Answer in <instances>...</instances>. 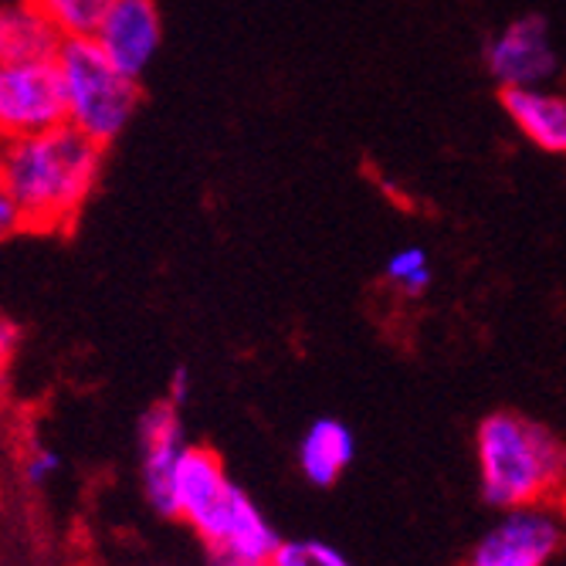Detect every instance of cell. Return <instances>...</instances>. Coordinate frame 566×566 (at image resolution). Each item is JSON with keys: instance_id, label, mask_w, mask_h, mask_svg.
Returning a JSON list of instances; mask_svg holds the SVG:
<instances>
[{"instance_id": "6da1fadb", "label": "cell", "mask_w": 566, "mask_h": 566, "mask_svg": "<svg viewBox=\"0 0 566 566\" xmlns=\"http://www.w3.org/2000/svg\"><path fill=\"white\" fill-rule=\"evenodd\" d=\"M106 149L62 123L34 136L0 139V180L24 211L34 234H62L75 228L85 203L98 190Z\"/></svg>"}, {"instance_id": "3957f363", "label": "cell", "mask_w": 566, "mask_h": 566, "mask_svg": "<svg viewBox=\"0 0 566 566\" xmlns=\"http://www.w3.org/2000/svg\"><path fill=\"white\" fill-rule=\"evenodd\" d=\"M475 469L495 512L556 502L566 492V441L520 410H492L475 428Z\"/></svg>"}, {"instance_id": "9a60e30c", "label": "cell", "mask_w": 566, "mask_h": 566, "mask_svg": "<svg viewBox=\"0 0 566 566\" xmlns=\"http://www.w3.org/2000/svg\"><path fill=\"white\" fill-rule=\"evenodd\" d=\"M272 566H353V559L333 543L316 539V536H298V539L282 536L272 556Z\"/></svg>"}, {"instance_id": "9c48e42d", "label": "cell", "mask_w": 566, "mask_h": 566, "mask_svg": "<svg viewBox=\"0 0 566 566\" xmlns=\"http://www.w3.org/2000/svg\"><path fill=\"white\" fill-rule=\"evenodd\" d=\"M92 41L123 75L143 78L164 48V14L157 0H116L92 31Z\"/></svg>"}, {"instance_id": "52a82bcc", "label": "cell", "mask_w": 566, "mask_h": 566, "mask_svg": "<svg viewBox=\"0 0 566 566\" xmlns=\"http://www.w3.org/2000/svg\"><path fill=\"white\" fill-rule=\"evenodd\" d=\"M482 65L499 88H543L559 72L549 21L536 11L512 18L482 44Z\"/></svg>"}, {"instance_id": "8992f818", "label": "cell", "mask_w": 566, "mask_h": 566, "mask_svg": "<svg viewBox=\"0 0 566 566\" xmlns=\"http://www.w3.org/2000/svg\"><path fill=\"white\" fill-rule=\"evenodd\" d=\"M65 123V92L55 59L0 62V139L34 136Z\"/></svg>"}, {"instance_id": "5b68a950", "label": "cell", "mask_w": 566, "mask_h": 566, "mask_svg": "<svg viewBox=\"0 0 566 566\" xmlns=\"http://www.w3.org/2000/svg\"><path fill=\"white\" fill-rule=\"evenodd\" d=\"M566 549V516L553 502L505 509L479 536L465 566H549Z\"/></svg>"}, {"instance_id": "d6986e66", "label": "cell", "mask_w": 566, "mask_h": 566, "mask_svg": "<svg viewBox=\"0 0 566 566\" xmlns=\"http://www.w3.org/2000/svg\"><path fill=\"white\" fill-rule=\"evenodd\" d=\"M190 370L187 367H174V374H170V384H167V400L170 403H177V407H184L187 400H190Z\"/></svg>"}, {"instance_id": "ac0fdd59", "label": "cell", "mask_w": 566, "mask_h": 566, "mask_svg": "<svg viewBox=\"0 0 566 566\" xmlns=\"http://www.w3.org/2000/svg\"><path fill=\"white\" fill-rule=\"evenodd\" d=\"M18 346H21V326L0 316V370L8 367V359L18 353Z\"/></svg>"}, {"instance_id": "ba28073f", "label": "cell", "mask_w": 566, "mask_h": 566, "mask_svg": "<svg viewBox=\"0 0 566 566\" xmlns=\"http://www.w3.org/2000/svg\"><path fill=\"white\" fill-rule=\"evenodd\" d=\"M187 431L180 407L170 403L167 397L149 403L139 418V479H143V495L149 509L160 520H177V469L187 451Z\"/></svg>"}, {"instance_id": "30bf717a", "label": "cell", "mask_w": 566, "mask_h": 566, "mask_svg": "<svg viewBox=\"0 0 566 566\" xmlns=\"http://www.w3.org/2000/svg\"><path fill=\"white\" fill-rule=\"evenodd\" d=\"M298 472L308 485L333 489L356 461V434L339 418H316L295 448Z\"/></svg>"}, {"instance_id": "ffe728a7", "label": "cell", "mask_w": 566, "mask_h": 566, "mask_svg": "<svg viewBox=\"0 0 566 566\" xmlns=\"http://www.w3.org/2000/svg\"><path fill=\"white\" fill-rule=\"evenodd\" d=\"M4 4L8 0H0V62H4Z\"/></svg>"}, {"instance_id": "7c38bea8", "label": "cell", "mask_w": 566, "mask_h": 566, "mask_svg": "<svg viewBox=\"0 0 566 566\" xmlns=\"http://www.w3.org/2000/svg\"><path fill=\"white\" fill-rule=\"evenodd\" d=\"M62 41V31L34 0L4 4V59H55Z\"/></svg>"}, {"instance_id": "277c9868", "label": "cell", "mask_w": 566, "mask_h": 566, "mask_svg": "<svg viewBox=\"0 0 566 566\" xmlns=\"http://www.w3.org/2000/svg\"><path fill=\"white\" fill-rule=\"evenodd\" d=\"M55 62L65 92V123L109 149L139 113V82L123 75L92 38H65Z\"/></svg>"}, {"instance_id": "e0dca14e", "label": "cell", "mask_w": 566, "mask_h": 566, "mask_svg": "<svg viewBox=\"0 0 566 566\" xmlns=\"http://www.w3.org/2000/svg\"><path fill=\"white\" fill-rule=\"evenodd\" d=\"M28 224H24V211L18 208L14 193L8 190V184L0 180V244H8L11 238L24 234Z\"/></svg>"}, {"instance_id": "8fae6325", "label": "cell", "mask_w": 566, "mask_h": 566, "mask_svg": "<svg viewBox=\"0 0 566 566\" xmlns=\"http://www.w3.org/2000/svg\"><path fill=\"white\" fill-rule=\"evenodd\" d=\"M499 102L536 149L566 153V95L549 88H499Z\"/></svg>"}, {"instance_id": "2e32d148", "label": "cell", "mask_w": 566, "mask_h": 566, "mask_svg": "<svg viewBox=\"0 0 566 566\" xmlns=\"http://www.w3.org/2000/svg\"><path fill=\"white\" fill-rule=\"evenodd\" d=\"M62 472V454L55 448H48V444H34L24 461H21V475L31 489H41L48 485L51 479H55Z\"/></svg>"}, {"instance_id": "44dd1931", "label": "cell", "mask_w": 566, "mask_h": 566, "mask_svg": "<svg viewBox=\"0 0 566 566\" xmlns=\"http://www.w3.org/2000/svg\"><path fill=\"white\" fill-rule=\"evenodd\" d=\"M228 566H272V563H228Z\"/></svg>"}, {"instance_id": "7a4b0ae2", "label": "cell", "mask_w": 566, "mask_h": 566, "mask_svg": "<svg viewBox=\"0 0 566 566\" xmlns=\"http://www.w3.org/2000/svg\"><path fill=\"white\" fill-rule=\"evenodd\" d=\"M177 520L193 530L218 566L228 563H272L282 536L272 520L224 469L208 444H187L177 469Z\"/></svg>"}, {"instance_id": "5bb4252c", "label": "cell", "mask_w": 566, "mask_h": 566, "mask_svg": "<svg viewBox=\"0 0 566 566\" xmlns=\"http://www.w3.org/2000/svg\"><path fill=\"white\" fill-rule=\"evenodd\" d=\"M34 4L51 18L62 38H92L116 0H34Z\"/></svg>"}, {"instance_id": "4fadbf2b", "label": "cell", "mask_w": 566, "mask_h": 566, "mask_svg": "<svg viewBox=\"0 0 566 566\" xmlns=\"http://www.w3.org/2000/svg\"><path fill=\"white\" fill-rule=\"evenodd\" d=\"M384 279L394 292L407 295V298H418L431 289L434 272H431V259L421 244H403L397 248L387 265H384Z\"/></svg>"}]
</instances>
